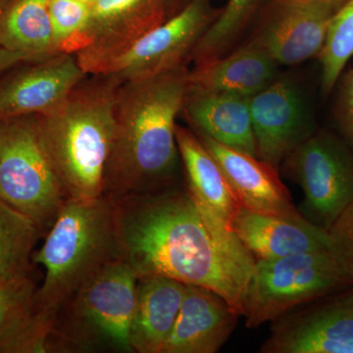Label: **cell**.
Returning <instances> with one entry per match:
<instances>
[{"instance_id":"6da1fadb","label":"cell","mask_w":353,"mask_h":353,"mask_svg":"<svg viewBox=\"0 0 353 353\" xmlns=\"http://www.w3.org/2000/svg\"><path fill=\"white\" fill-rule=\"evenodd\" d=\"M115 204L121 259L139 278L206 288L245 316L256 259L228 223L174 185Z\"/></svg>"},{"instance_id":"7a4b0ae2","label":"cell","mask_w":353,"mask_h":353,"mask_svg":"<svg viewBox=\"0 0 353 353\" xmlns=\"http://www.w3.org/2000/svg\"><path fill=\"white\" fill-rule=\"evenodd\" d=\"M189 72L183 65L121 83L103 196L116 202L173 187L181 160L176 119L189 94Z\"/></svg>"},{"instance_id":"3957f363","label":"cell","mask_w":353,"mask_h":353,"mask_svg":"<svg viewBox=\"0 0 353 353\" xmlns=\"http://www.w3.org/2000/svg\"><path fill=\"white\" fill-rule=\"evenodd\" d=\"M106 78L102 83H81L62 105L39 116L43 145L67 199L94 201L103 196L121 85Z\"/></svg>"},{"instance_id":"277c9868","label":"cell","mask_w":353,"mask_h":353,"mask_svg":"<svg viewBox=\"0 0 353 353\" xmlns=\"http://www.w3.org/2000/svg\"><path fill=\"white\" fill-rule=\"evenodd\" d=\"M121 259L116 204L102 196L65 202L32 261L46 271L37 290L41 312L54 322L58 310L102 267Z\"/></svg>"},{"instance_id":"5b68a950","label":"cell","mask_w":353,"mask_h":353,"mask_svg":"<svg viewBox=\"0 0 353 353\" xmlns=\"http://www.w3.org/2000/svg\"><path fill=\"white\" fill-rule=\"evenodd\" d=\"M139 277L124 259L113 260L85 281L58 310L50 350L134 352L130 328Z\"/></svg>"},{"instance_id":"8992f818","label":"cell","mask_w":353,"mask_h":353,"mask_svg":"<svg viewBox=\"0 0 353 353\" xmlns=\"http://www.w3.org/2000/svg\"><path fill=\"white\" fill-rule=\"evenodd\" d=\"M0 201L43 236L68 201L39 130V115L0 119Z\"/></svg>"},{"instance_id":"52a82bcc","label":"cell","mask_w":353,"mask_h":353,"mask_svg":"<svg viewBox=\"0 0 353 353\" xmlns=\"http://www.w3.org/2000/svg\"><path fill=\"white\" fill-rule=\"evenodd\" d=\"M352 285L332 250L256 260L246 303V327L276 321L292 309Z\"/></svg>"},{"instance_id":"ba28073f","label":"cell","mask_w":353,"mask_h":353,"mask_svg":"<svg viewBox=\"0 0 353 353\" xmlns=\"http://www.w3.org/2000/svg\"><path fill=\"white\" fill-rule=\"evenodd\" d=\"M284 161L303 192L301 214L328 231L353 201L352 148L332 132H315Z\"/></svg>"},{"instance_id":"9c48e42d","label":"cell","mask_w":353,"mask_h":353,"mask_svg":"<svg viewBox=\"0 0 353 353\" xmlns=\"http://www.w3.org/2000/svg\"><path fill=\"white\" fill-rule=\"evenodd\" d=\"M215 18L205 0H190L162 24L105 60L94 74L123 83L152 78L182 67Z\"/></svg>"},{"instance_id":"30bf717a","label":"cell","mask_w":353,"mask_h":353,"mask_svg":"<svg viewBox=\"0 0 353 353\" xmlns=\"http://www.w3.org/2000/svg\"><path fill=\"white\" fill-rule=\"evenodd\" d=\"M85 75L70 53L21 62L0 74V119L48 115L64 103Z\"/></svg>"},{"instance_id":"8fae6325","label":"cell","mask_w":353,"mask_h":353,"mask_svg":"<svg viewBox=\"0 0 353 353\" xmlns=\"http://www.w3.org/2000/svg\"><path fill=\"white\" fill-rule=\"evenodd\" d=\"M256 155L279 171L290 152L314 134L305 97L296 83L274 80L250 97Z\"/></svg>"},{"instance_id":"7c38bea8","label":"cell","mask_w":353,"mask_h":353,"mask_svg":"<svg viewBox=\"0 0 353 353\" xmlns=\"http://www.w3.org/2000/svg\"><path fill=\"white\" fill-rule=\"evenodd\" d=\"M262 353H353V285L345 294L276 320Z\"/></svg>"},{"instance_id":"4fadbf2b","label":"cell","mask_w":353,"mask_h":353,"mask_svg":"<svg viewBox=\"0 0 353 353\" xmlns=\"http://www.w3.org/2000/svg\"><path fill=\"white\" fill-rule=\"evenodd\" d=\"M166 0H97L77 59L85 73L168 19Z\"/></svg>"},{"instance_id":"5bb4252c","label":"cell","mask_w":353,"mask_h":353,"mask_svg":"<svg viewBox=\"0 0 353 353\" xmlns=\"http://www.w3.org/2000/svg\"><path fill=\"white\" fill-rule=\"evenodd\" d=\"M339 8L305 0H275L253 41L278 65L301 64L321 52Z\"/></svg>"},{"instance_id":"9a60e30c","label":"cell","mask_w":353,"mask_h":353,"mask_svg":"<svg viewBox=\"0 0 353 353\" xmlns=\"http://www.w3.org/2000/svg\"><path fill=\"white\" fill-rule=\"evenodd\" d=\"M231 227L256 260L331 250L328 231L316 226L304 216L269 214L241 205L231 221Z\"/></svg>"},{"instance_id":"2e32d148","label":"cell","mask_w":353,"mask_h":353,"mask_svg":"<svg viewBox=\"0 0 353 353\" xmlns=\"http://www.w3.org/2000/svg\"><path fill=\"white\" fill-rule=\"evenodd\" d=\"M241 316L213 290L185 285V296L161 353H215L230 338Z\"/></svg>"},{"instance_id":"e0dca14e","label":"cell","mask_w":353,"mask_h":353,"mask_svg":"<svg viewBox=\"0 0 353 353\" xmlns=\"http://www.w3.org/2000/svg\"><path fill=\"white\" fill-rule=\"evenodd\" d=\"M194 134L219 164L241 205L269 214L303 216L294 208L278 170L259 157L222 145L205 134Z\"/></svg>"},{"instance_id":"ac0fdd59","label":"cell","mask_w":353,"mask_h":353,"mask_svg":"<svg viewBox=\"0 0 353 353\" xmlns=\"http://www.w3.org/2000/svg\"><path fill=\"white\" fill-rule=\"evenodd\" d=\"M278 66L252 39L238 50L194 66L189 72V90L250 99L275 80Z\"/></svg>"},{"instance_id":"d6986e66","label":"cell","mask_w":353,"mask_h":353,"mask_svg":"<svg viewBox=\"0 0 353 353\" xmlns=\"http://www.w3.org/2000/svg\"><path fill=\"white\" fill-rule=\"evenodd\" d=\"M185 284L164 276L139 277L130 328L134 352L161 353L175 324Z\"/></svg>"},{"instance_id":"ffe728a7","label":"cell","mask_w":353,"mask_h":353,"mask_svg":"<svg viewBox=\"0 0 353 353\" xmlns=\"http://www.w3.org/2000/svg\"><path fill=\"white\" fill-rule=\"evenodd\" d=\"M34 278L0 279V353L48 352L52 322L37 303Z\"/></svg>"},{"instance_id":"44dd1931","label":"cell","mask_w":353,"mask_h":353,"mask_svg":"<svg viewBox=\"0 0 353 353\" xmlns=\"http://www.w3.org/2000/svg\"><path fill=\"white\" fill-rule=\"evenodd\" d=\"M183 110L196 134L257 157L248 97L189 90Z\"/></svg>"},{"instance_id":"7402d4cb","label":"cell","mask_w":353,"mask_h":353,"mask_svg":"<svg viewBox=\"0 0 353 353\" xmlns=\"http://www.w3.org/2000/svg\"><path fill=\"white\" fill-rule=\"evenodd\" d=\"M176 139L190 194L231 226L241 203L219 164L194 132L176 125Z\"/></svg>"},{"instance_id":"603a6c76","label":"cell","mask_w":353,"mask_h":353,"mask_svg":"<svg viewBox=\"0 0 353 353\" xmlns=\"http://www.w3.org/2000/svg\"><path fill=\"white\" fill-rule=\"evenodd\" d=\"M50 0H9L0 12V48L27 55L32 61L61 54L51 26Z\"/></svg>"},{"instance_id":"cb8c5ba5","label":"cell","mask_w":353,"mask_h":353,"mask_svg":"<svg viewBox=\"0 0 353 353\" xmlns=\"http://www.w3.org/2000/svg\"><path fill=\"white\" fill-rule=\"evenodd\" d=\"M43 236L32 220L0 201V279L34 278L32 255Z\"/></svg>"},{"instance_id":"d4e9b609","label":"cell","mask_w":353,"mask_h":353,"mask_svg":"<svg viewBox=\"0 0 353 353\" xmlns=\"http://www.w3.org/2000/svg\"><path fill=\"white\" fill-rule=\"evenodd\" d=\"M263 0H229L203 32L190 58L194 66L228 54L252 22Z\"/></svg>"},{"instance_id":"484cf974","label":"cell","mask_w":353,"mask_h":353,"mask_svg":"<svg viewBox=\"0 0 353 353\" xmlns=\"http://www.w3.org/2000/svg\"><path fill=\"white\" fill-rule=\"evenodd\" d=\"M353 57V0H345L330 22L320 54L321 90L328 95L340 81L341 74Z\"/></svg>"},{"instance_id":"4316f807","label":"cell","mask_w":353,"mask_h":353,"mask_svg":"<svg viewBox=\"0 0 353 353\" xmlns=\"http://www.w3.org/2000/svg\"><path fill=\"white\" fill-rule=\"evenodd\" d=\"M48 9L58 52L76 54L90 22L92 6L79 0H50Z\"/></svg>"},{"instance_id":"83f0119b","label":"cell","mask_w":353,"mask_h":353,"mask_svg":"<svg viewBox=\"0 0 353 353\" xmlns=\"http://www.w3.org/2000/svg\"><path fill=\"white\" fill-rule=\"evenodd\" d=\"M332 252L345 267L353 285V201L328 230Z\"/></svg>"},{"instance_id":"f1b7e54d","label":"cell","mask_w":353,"mask_h":353,"mask_svg":"<svg viewBox=\"0 0 353 353\" xmlns=\"http://www.w3.org/2000/svg\"><path fill=\"white\" fill-rule=\"evenodd\" d=\"M334 117L343 141L353 152V67L345 76L339 88Z\"/></svg>"},{"instance_id":"f546056e","label":"cell","mask_w":353,"mask_h":353,"mask_svg":"<svg viewBox=\"0 0 353 353\" xmlns=\"http://www.w3.org/2000/svg\"><path fill=\"white\" fill-rule=\"evenodd\" d=\"M24 61H32L27 55L0 48V74Z\"/></svg>"},{"instance_id":"4dcf8cb0","label":"cell","mask_w":353,"mask_h":353,"mask_svg":"<svg viewBox=\"0 0 353 353\" xmlns=\"http://www.w3.org/2000/svg\"><path fill=\"white\" fill-rule=\"evenodd\" d=\"M305 1L324 2V3L331 4V6H336V8H340L345 3V0H305Z\"/></svg>"},{"instance_id":"1f68e13d","label":"cell","mask_w":353,"mask_h":353,"mask_svg":"<svg viewBox=\"0 0 353 353\" xmlns=\"http://www.w3.org/2000/svg\"><path fill=\"white\" fill-rule=\"evenodd\" d=\"M9 0H0V12H1L2 9L6 7V4L8 3Z\"/></svg>"},{"instance_id":"d6a6232c","label":"cell","mask_w":353,"mask_h":353,"mask_svg":"<svg viewBox=\"0 0 353 353\" xmlns=\"http://www.w3.org/2000/svg\"><path fill=\"white\" fill-rule=\"evenodd\" d=\"M79 1L85 2V3L90 4V6H92V4H94L97 0H79Z\"/></svg>"}]
</instances>
